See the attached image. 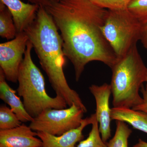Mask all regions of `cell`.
I'll list each match as a JSON object with an SVG mask.
<instances>
[{
	"instance_id": "19",
	"label": "cell",
	"mask_w": 147,
	"mask_h": 147,
	"mask_svg": "<svg viewBox=\"0 0 147 147\" xmlns=\"http://www.w3.org/2000/svg\"><path fill=\"white\" fill-rule=\"evenodd\" d=\"M92 2L107 9L127 8L133 0H90Z\"/></svg>"
},
{
	"instance_id": "11",
	"label": "cell",
	"mask_w": 147,
	"mask_h": 147,
	"mask_svg": "<svg viewBox=\"0 0 147 147\" xmlns=\"http://www.w3.org/2000/svg\"><path fill=\"white\" fill-rule=\"evenodd\" d=\"M10 11L17 34L25 32L36 18L39 5L26 3L21 0H0Z\"/></svg>"
},
{
	"instance_id": "2",
	"label": "cell",
	"mask_w": 147,
	"mask_h": 147,
	"mask_svg": "<svg viewBox=\"0 0 147 147\" xmlns=\"http://www.w3.org/2000/svg\"><path fill=\"white\" fill-rule=\"evenodd\" d=\"M35 20L25 32L28 37L56 95L62 96L69 107L73 104L87 109L79 94L69 86L64 73L65 56L63 40L52 16L39 5Z\"/></svg>"
},
{
	"instance_id": "17",
	"label": "cell",
	"mask_w": 147,
	"mask_h": 147,
	"mask_svg": "<svg viewBox=\"0 0 147 147\" xmlns=\"http://www.w3.org/2000/svg\"><path fill=\"white\" fill-rule=\"evenodd\" d=\"M22 122L10 108L5 105L0 107V130L11 129L20 126Z\"/></svg>"
},
{
	"instance_id": "22",
	"label": "cell",
	"mask_w": 147,
	"mask_h": 147,
	"mask_svg": "<svg viewBox=\"0 0 147 147\" xmlns=\"http://www.w3.org/2000/svg\"><path fill=\"white\" fill-rule=\"evenodd\" d=\"M132 147H147V142L141 139H139L138 142Z\"/></svg>"
},
{
	"instance_id": "5",
	"label": "cell",
	"mask_w": 147,
	"mask_h": 147,
	"mask_svg": "<svg viewBox=\"0 0 147 147\" xmlns=\"http://www.w3.org/2000/svg\"><path fill=\"white\" fill-rule=\"evenodd\" d=\"M141 27V21L127 8L108 9L101 30L118 59L137 45Z\"/></svg>"
},
{
	"instance_id": "14",
	"label": "cell",
	"mask_w": 147,
	"mask_h": 147,
	"mask_svg": "<svg viewBox=\"0 0 147 147\" xmlns=\"http://www.w3.org/2000/svg\"><path fill=\"white\" fill-rule=\"evenodd\" d=\"M17 31L12 15L6 6L0 2V36L12 40L15 38Z\"/></svg>"
},
{
	"instance_id": "15",
	"label": "cell",
	"mask_w": 147,
	"mask_h": 147,
	"mask_svg": "<svg viewBox=\"0 0 147 147\" xmlns=\"http://www.w3.org/2000/svg\"><path fill=\"white\" fill-rule=\"evenodd\" d=\"M132 132L126 123L116 121L115 135L106 143L107 147H128V139Z\"/></svg>"
},
{
	"instance_id": "9",
	"label": "cell",
	"mask_w": 147,
	"mask_h": 147,
	"mask_svg": "<svg viewBox=\"0 0 147 147\" xmlns=\"http://www.w3.org/2000/svg\"><path fill=\"white\" fill-rule=\"evenodd\" d=\"M37 132L24 124L11 129L0 130V147H42Z\"/></svg>"
},
{
	"instance_id": "6",
	"label": "cell",
	"mask_w": 147,
	"mask_h": 147,
	"mask_svg": "<svg viewBox=\"0 0 147 147\" xmlns=\"http://www.w3.org/2000/svg\"><path fill=\"white\" fill-rule=\"evenodd\" d=\"M84 113L75 104L63 109H47L34 118L29 126L36 132L59 136L80 126Z\"/></svg>"
},
{
	"instance_id": "24",
	"label": "cell",
	"mask_w": 147,
	"mask_h": 147,
	"mask_svg": "<svg viewBox=\"0 0 147 147\" xmlns=\"http://www.w3.org/2000/svg\"><path fill=\"white\" fill-rule=\"evenodd\" d=\"M146 83H147V76H146Z\"/></svg>"
},
{
	"instance_id": "8",
	"label": "cell",
	"mask_w": 147,
	"mask_h": 147,
	"mask_svg": "<svg viewBox=\"0 0 147 147\" xmlns=\"http://www.w3.org/2000/svg\"><path fill=\"white\" fill-rule=\"evenodd\" d=\"M94 96L96 104L95 114L99 123V130L103 142L107 143L111 137V110L109 99L112 94L110 84L92 85L89 88Z\"/></svg>"
},
{
	"instance_id": "13",
	"label": "cell",
	"mask_w": 147,
	"mask_h": 147,
	"mask_svg": "<svg viewBox=\"0 0 147 147\" xmlns=\"http://www.w3.org/2000/svg\"><path fill=\"white\" fill-rule=\"evenodd\" d=\"M111 118L112 120L124 122L147 134V114L144 112L132 108L113 107L111 108Z\"/></svg>"
},
{
	"instance_id": "20",
	"label": "cell",
	"mask_w": 147,
	"mask_h": 147,
	"mask_svg": "<svg viewBox=\"0 0 147 147\" xmlns=\"http://www.w3.org/2000/svg\"><path fill=\"white\" fill-rule=\"evenodd\" d=\"M141 92L142 94L143 101L141 104L135 106L132 109L142 111L147 114V84L145 87L143 85H142L141 87Z\"/></svg>"
},
{
	"instance_id": "3",
	"label": "cell",
	"mask_w": 147,
	"mask_h": 147,
	"mask_svg": "<svg viewBox=\"0 0 147 147\" xmlns=\"http://www.w3.org/2000/svg\"><path fill=\"white\" fill-rule=\"evenodd\" d=\"M111 92L115 108H133L141 104L143 98L139 92L146 82L147 67L137 45L120 58L112 68Z\"/></svg>"
},
{
	"instance_id": "7",
	"label": "cell",
	"mask_w": 147,
	"mask_h": 147,
	"mask_svg": "<svg viewBox=\"0 0 147 147\" xmlns=\"http://www.w3.org/2000/svg\"><path fill=\"white\" fill-rule=\"evenodd\" d=\"M29 40L24 32L17 34L13 39L0 44V69L9 82H18L19 68Z\"/></svg>"
},
{
	"instance_id": "23",
	"label": "cell",
	"mask_w": 147,
	"mask_h": 147,
	"mask_svg": "<svg viewBox=\"0 0 147 147\" xmlns=\"http://www.w3.org/2000/svg\"><path fill=\"white\" fill-rule=\"evenodd\" d=\"M29 1H30V2H32L34 3L36 0H29Z\"/></svg>"
},
{
	"instance_id": "1",
	"label": "cell",
	"mask_w": 147,
	"mask_h": 147,
	"mask_svg": "<svg viewBox=\"0 0 147 147\" xmlns=\"http://www.w3.org/2000/svg\"><path fill=\"white\" fill-rule=\"evenodd\" d=\"M61 32L66 57L71 62L76 82L93 61L112 68L118 58L102 34L108 9L90 0H40Z\"/></svg>"
},
{
	"instance_id": "18",
	"label": "cell",
	"mask_w": 147,
	"mask_h": 147,
	"mask_svg": "<svg viewBox=\"0 0 147 147\" xmlns=\"http://www.w3.org/2000/svg\"><path fill=\"white\" fill-rule=\"evenodd\" d=\"M127 8L140 21L147 17V0H133Z\"/></svg>"
},
{
	"instance_id": "4",
	"label": "cell",
	"mask_w": 147,
	"mask_h": 147,
	"mask_svg": "<svg viewBox=\"0 0 147 147\" xmlns=\"http://www.w3.org/2000/svg\"><path fill=\"white\" fill-rule=\"evenodd\" d=\"M33 48L29 40L26 50L18 73L17 92L23 98V103L27 112L34 118L47 109L67 108L66 102L59 95L50 96L45 89V78L32 59Z\"/></svg>"
},
{
	"instance_id": "10",
	"label": "cell",
	"mask_w": 147,
	"mask_h": 147,
	"mask_svg": "<svg viewBox=\"0 0 147 147\" xmlns=\"http://www.w3.org/2000/svg\"><path fill=\"white\" fill-rule=\"evenodd\" d=\"M94 114L90 117L84 119L80 126L59 135L42 131H37V136L42 141V147H76V144L83 140V131L87 125L92 124Z\"/></svg>"
},
{
	"instance_id": "12",
	"label": "cell",
	"mask_w": 147,
	"mask_h": 147,
	"mask_svg": "<svg viewBox=\"0 0 147 147\" xmlns=\"http://www.w3.org/2000/svg\"><path fill=\"white\" fill-rule=\"evenodd\" d=\"M6 80L3 72L0 69V98L9 105L21 122H31L33 118L27 112L23 102L16 94V91L11 88Z\"/></svg>"
},
{
	"instance_id": "21",
	"label": "cell",
	"mask_w": 147,
	"mask_h": 147,
	"mask_svg": "<svg viewBox=\"0 0 147 147\" xmlns=\"http://www.w3.org/2000/svg\"><path fill=\"white\" fill-rule=\"evenodd\" d=\"M140 40L147 50V17L141 20Z\"/></svg>"
},
{
	"instance_id": "16",
	"label": "cell",
	"mask_w": 147,
	"mask_h": 147,
	"mask_svg": "<svg viewBox=\"0 0 147 147\" xmlns=\"http://www.w3.org/2000/svg\"><path fill=\"white\" fill-rule=\"evenodd\" d=\"M91 130L88 136L85 140L79 142L76 147H107V144L103 142L99 130L98 122L95 113L92 123Z\"/></svg>"
}]
</instances>
